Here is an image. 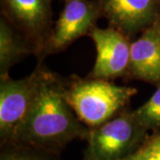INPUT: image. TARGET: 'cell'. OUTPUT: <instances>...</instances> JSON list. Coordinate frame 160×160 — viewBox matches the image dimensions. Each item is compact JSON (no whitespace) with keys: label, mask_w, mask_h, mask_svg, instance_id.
<instances>
[{"label":"cell","mask_w":160,"mask_h":160,"mask_svg":"<svg viewBox=\"0 0 160 160\" xmlns=\"http://www.w3.org/2000/svg\"><path fill=\"white\" fill-rule=\"evenodd\" d=\"M65 91V78L42 65L34 102L12 143L61 155L70 142L86 141L90 128L75 114Z\"/></svg>","instance_id":"6da1fadb"},{"label":"cell","mask_w":160,"mask_h":160,"mask_svg":"<svg viewBox=\"0 0 160 160\" xmlns=\"http://www.w3.org/2000/svg\"><path fill=\"white\" fill-rule=\"evenodd\" d=\"M66 100L78 119L90 129L97 127L126 111L137 88L118 86L110 80L65 78Z\"/></svg>","instance_id":"7a4b0ae2"},{"label":"cell","mask_w":160,"mask_h":160,"mask_svg":"<svg viewBox=\"0 0 160 160\" xmlns=\"http://www.w3.org/2000/svg\"><path fill=\"white\" fill-rule=\"evenodd\" d=\"M150 132L126 110L90 129L82 160H122L142 145Z\"/></svg>","instance_id":"3957f363"},{"label":"cell","mask_w":160,"mask_h":160,"mask_svg":"<svg viewBox=\"0 0 160 160\" xmlns=\"http://www.w3.org/2000/svg\"><path fill=\"white\" fill-rule=\"evenodd\" d=\"M2 16L32 46L38 62L52 35V0H0Z\"/></svg>","instance_id":"277c9868"},{"label":"cell","mask_w":160,"mask_h":160,"mask_svg":"<svg viewBox=\"0 0 160 160\" xmlns=\"http://www.w3.org/2000/svg\"><path fill=\"white\" fill-rule=\"evenodd\" d=\"M43 62L28 76L12 79L0 78V146L13 142L26 118L39 85Z\"/></svg>","instance_id":"5b68a950"},{"label":"cell","mask_w":160,"mask_h":160,"mask_svg":"<svg viewBox=\"0 0 160 160\" xmlns=\"http://www.w3.org/2000/svg\"><path fill=\"white\" fill-rule=\"evenodd\" d=\"M101 17L98 0H67L53 25L44 59L65 50L81 37L88 36Z\"/></svg>","instance_id":"8992f818"},{"label":"cell","mask_w":160,"mask_h":160,"mask_svg":"<svg viewBox=\"0 0 160 160\" xmlns=\"http://www.w3.org/2000/svg\"><path fill=\"white\" fill-rule=\"evenodd\" d=\"M88 36L96 49L95 62L88 78L106 80L127 78L131 40L111 27L95 26Z\"/></svg>","instance_id":"52a82bcc"},{"label":"cell","mask_w":160,"mask_h":160,"mask_svg":"<svg viewBox=\"0 0 160 160\" xmlns=\"http://www.w3.org/2000/svg\"><path fill=\"white\" fill-rule=\"evenodd\" d=\"M109 26L132 40L160 16V0H98Z\"/></svg>","instance_id":"ba28073f"},{"label":"cell","mask_w":160,"mask_h":160,"mask_svg":"<svg viewBox=\"0 0 160 160\" xmlns=\"http://www.w3.org/2000/svg\"><path fill=\"white\" fill-rule=\"evenodd\" d=\"M127 78L156 86L160 83V16L131 43Z\"/></svg>","instance_id":"9c48e42d"},{"label":"cell","mask_w":160,"mask_h":160,"mask_svg":"<svg viewBox=\"0 0 160 160\" xmlns=\"http://www.w3.org/2000/svg\"><path fill=\"white\" fill-rule=\"evenodd\" d=\"M35 52L32 46L6 21L0 19V78L9 76V70L23 58Z\"/></svg>","instance_id":"30bf717a"},{"label":"cell","mask_w":160,"mask_h":160,"mask_svg":"<svg viewBox=\"0 0 160 160\" xmlns=\"http://www.w3.org/2000/svg\"><path fill=\"white\" fill-rule=\"evenodd\" d=\"M132 113L138 123L149 132L160 130V83L151 97Z\"/></svg>","instance_id":"8fae6325"},{"label":"cell","mask_w":160,"mask_h":160,"mask_svg":"<svg viewBox=\"0 0 160 160\" xmlns=\"http://www.w3.org/2000/svg\"><path fill=\"white\" fill-rule=\"evenodd\" d=\"M0 160H62V158L60 154L16 143H8L0 146Z\"/></svg>","instance_id":"7c38bea8"},{"label":"cell","mask_w":160,"mask_h":160,"mask_svg":"<svg viewBox=\"0 0 160 160\" xmlns=\"http://www.w3.org/2000/svg\"><path fill=\"white\" fill-rule=\"evenodd\" d=\"M122 160H160V130L149 133L136 150Z\"/></svg>","instance_id":"4fadbf2b"},{"label":"cell","mask_w":160,"mask_h":160,"mask_svg":"<svg viewBox=\"0 0 160 160\" xmlns=\"http://www.w3.org/2000/svg\"><path fill=\"white\" fill-rule=\"evenodd\" d=\"M62 1H64V2H66V1H67V0H62Z\"/></svg>","instance_id":"5bb4252c"}]
</instances>
